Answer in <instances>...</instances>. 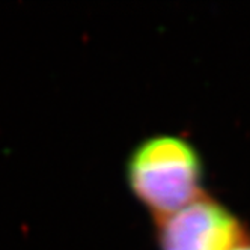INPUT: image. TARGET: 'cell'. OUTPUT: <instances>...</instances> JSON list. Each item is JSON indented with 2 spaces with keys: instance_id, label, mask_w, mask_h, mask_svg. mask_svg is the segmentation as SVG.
I'll list each match as a JSON object with an SVG mask.
<instances>
[{
  "instance_id": "obj_1",
  "label": "cell",
  "mask_w": 250,
  "mask_h": 250,
  "mask_svg": "<svg viewBox=\"0 0 250 250\" xmlns=\"http://www.w3.org/2000/svg\"><path fill=\"white\" fill-rule=\"evenodd\" d=\"M202 178L204 166L198 149L172 134L142 140L127 162L128 187L155 220L204 196Z\"/></svg>"
},
{
  "instance_id": "obj_3",
  "label": "cell",
  "mask_w": 250,
  "mask_h": 250,
  "mask_svg": "<svg viewBox=\"0 0 250 250\" xmlns=\"http://www.w3.org/2000/svg\"><path fill=\"white\" fill-rule=\"evenodd\" d=\"M237 250H250V241L249 243H246V244H243L241 247H238Z\"/></svg>"
},
{
  "instance_id": "obj_2",
  "label": "cell",
  "mask_w": 250,
  "mask_h": 250,
  "mask_svg": "<svg viewBox=\"0 0 250 250\" xmlns=\"http://www.w3.org/2000/svg\"><path fill=\"white\" fill-rule=\"evenodd\" d=\"M247 238L243 222L207 194L157 220L160 250H237Z\"/></svg>"
}]
</instances>
